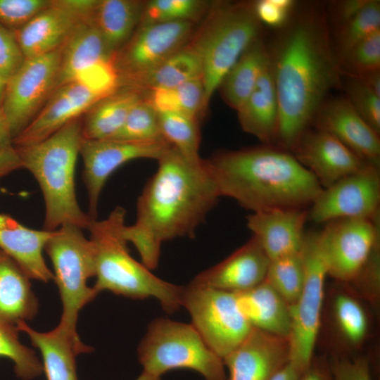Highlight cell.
<instances>
[{
    "mask_svg": "<svg viewBox=\"0 0 380 380\" xmlns=\"http://www.w3.org/2000/svg\"><path fill=\"white\" fill-rule=\"evenodd\" d=\"M114 56L107 48L93 16L84 20L62 47L56 89L76 80L95 65L113 60Z\"/></svg>",
    "mask_w": 380,
    "mask_h": 380,
    "instance_id": "cell-25",
    "label": "cell"
},
{
    "mask_svg": "<svg viewBox=\"0 0 380 380\" xmlns=\"http://www.w3.org/2000/svg\"><path fill=\"white\" fill-rule=\"evenodd\" d=\"M53 232L30 229L0 213V250L13 258L31 279L49 282L54 279L43 256Z\"/></svg>",
    "mask_w": 380,
    "mask_h": 380,
    "instance_id": "cell-24",
    "label": "cell"
},
{
    "mask_svg": "<svg viewBox=\"0 0 380 380\" xmlns=\"http://www.w3.org/2000/svg\"><path fill=\"white\" fill-rule=\"evenodd\" d=\"M205 3L198 0H151L144 3L140 25L190 21L197 18Z\"/></svg>",
    "mask_w": 380,
    "mask_h": 380,
    "instance_id": "cell-40",
    "label": "cell"
},
{
    "mask_svg": "<svg viewBox=\"0 0 380 380\" xmlns=\"http://www.w3.org/2000/svg\"><path fill=\"white\" fill-rule=\"evenodd\" d=\"M261 25L253 3L222 4L211 11L191 45L202 63V110L243 53L260 39Z\"/></svg>",
    "mask_w": 380,
    "mask_h": 380,
    "instance_id": "cell-6",
    "label": "cell"
},
{
    "mask_svg": "<svg viewBox=\"0 0 380 380\" xmlns=\"http://www.w3.org/2000/svg\"><path fill=\"white\" fill-rule=\"evenodd\" d=\"M7 80L0 73V108H1L6 87Z\"/></svg>",
    "mask_w": 380,
    "mask_h": 380,
    "instance_id": "cell-52",
    "label": "cell"
},
{
    "mask_svg": "<svg viewBox=\"0 0 380 380\" xmlns=\"http://www.w3.org/2000/svg\"><path fill=\"white\" fill-rule=\"evenodd\" d=\"M370 0H343L331 4L330 20L336 28L346 23L357 15Z\"/></svg>",
    "mask_w": 380,
    "mask_h": 380,
    "instance_id": "cell-47",
    "label": "cell"
},
{
    "mask_svg": "<svg viewBox=\"0 0 380 380\" xmlns=\"http://www.w3.org/2000/svg\"><path fill=\"white\" fill-rule=\"evenodd\" d=\"M30 278L9 255L0 250V322L16 327L32 319L38 311Z\"/></svg>",
    "mask_w": 380,
    "mask_h": 380,
    "instance_id": "cell-28",
    "label": "cell"
},
{
    "mask_svg": "<svg viewBox=\"0 0 380 380\" xmlns=\"http://www.w3.org/2000/svg\"><path fill=\"white\" fill-rule=\"evenodd\" d=\"M25 61L15 32L0 24V73L8 80Z\"/></svg>",
    "mask_w": 380,
    "mask_h": 380,
    "instance_id": "cell-44",
    "label": "cell"
},
{
    "mask_svg": "<svg viewBox=\"0 0 380 380\" xmlns=\"http://www.w3.org/2000/svg\"><path fill=\"white\" fill-rule=\"evenodd\" d=\"M329 369L333 380H374L365 358H335Z\"/></svg>",
    "mask_w": 380,
    "mask_h": 380,
    "instance_id": "cell-46",
    "label": "cell"
},
{
    "mask_svg": "<svg viewBox=\"0 0 380 380\" xmlns=\"http://www.w3.org/2000/svg\"><path fill=\"white\" fill-rule=\"evenodd\" d=\"M50 4L51 0H0V24L18 31Z\"/></svg>",
    "mask_w": 380,
    "mask_h": 380,
    "instance_id": "cell-43",
    "label": "cell"
},
{
    "mask_svg": "<svg viewBox=\"0 0 380 380\" xmlns=\"http://www.w3.org/2000/svg\"><path fill=\"white\" fill-rule=\"evenodd\" d=\"M269 61V49L260 38L243 53L220 86L230 107L237 110L244 103Z\"/></svg>",
    "mask_w": 380,
    "mask_h": 380,
    "instance_id": "cell-31",
    "label": "cell"
},
{
    "mask_svg": "<svg viewBox=\"0 0 380 380\" xmlns=\"http://www.w3.org/2000/svg\"><path fill=\"white\" fill-rule=\"evenodd\" d=\"M182 306L188 310L192 326L205 343L222 360L253 328L241 313L235 293L191 281L183 286Z\"/></svg>",
    "mask_w": 380,
    "mask_h": 380,
    "instance_id": "cell-10",
    "label": "cell"
},
{
    "mask_svg": "<svg viewBox=\"0 0 380 380\" xmlns=\"http://www.w3.org/2000/svg\"><path fill=\"white\" fill-rule=\"evenodd\" d=\"M235 293L241 313L253 328L289 338L290 306L266 281Z\"/></svg>",
    "mask_w": 380,
    "mask_h": 380,
    "instance_id": "cell-27",
    "label": "cell"
},
{
    "mask_svg": "<svg viewBox=\"0 0 380 380\" xmlns=\"http://www.w3.org/2000/svg\"><path fill=\"white\" fill-rule=\"evenodd\" d=\"M13 137L8 120L0 108V151L13 146Z\"/></svg>",
    "mask_w": 380,
    "mask_h": 380,
    "instance_id": "cell-50",
    "label": "cell"
},
{
    "mask_svg": "<svg viewBox=\"0 0 380 380\" xmlns=\"http://www.w3.org/2000/svg\"><path fill=\"white\" fill-rule=\"evenodd\" d=\"M109 94L78 80L59 87L30 123L13 139V146L44 140Z\"/></svg>",
    "mask_w": 380,
    "mask_h": 380,
    "instance_id": "cell-17",
    "label": "cell"
},
{
    "mask_svg": "<svg viewBox=\"0 0 380 380\" xmlns=\"http://www.w3.org/2000/svg\"><path fill=\"white\" fill-rule=\"evenodd\" d=\"M172 146L165 138L139 141L83 139L80 154L84 162L82 179L87 192L89 217L97 219L101 193L117 169L136 159L158 160Z\"/></svg>",
    "mask_w": 380,
    "mask_h": 380,
    "instance_id": "cell-15",
    "label": "cell"
},
{
    "mask_svg": "<svg viewBox=\"0 0 380 380\" xmlns=\"http://www.w3.org/2000/svg\"><path fill=\"white\" fill-rule=\"evenodd\" d=\"M298 380H333L330 369L312 365L303 372Z\"/></svg>",
    "mask_w": 380,
    "mask_h": 380,
    "instance_id": "cell-49",
    "label": "cell"
},
{
    "mask_svg": "<svg viewBox=\"0 0 380 380\" xmlns=\"http://www.w3.org/2000/svg\"><path fill=\"white\" fill-rule=\"evenodd\" d=\"M300 251L304 280L297 301L290 306L289 362L303 373L312 363L320 326L324 281L328 273L317 232L305 234Z\"/></svg>",
    "mask_w": 380,
    "mask_h": 380,
    "instance_id": "cell-9",
    "label": "cell"
},
{
    "mask_svg": "<svg viewBox=\"0 0 380 380\" xmlns=\"http://www.w3.org/2000/svg\"><path fill=\"white\" fill-rule=\"evenodd\" d=\"M98 0H51L50 5L14 32L25 59L63 46L76 27L94 15Z\"/></svg>",
    "mask_w": 380,
    "mask_h": 380,
    "instance_id": "cell-16",
    "label": "cell"
},
{
    "mask_svg": "<svg viewBox=\"0 0 380 380\" xmlns=\"http://www.w3.org/2000/svg\"><path fill=\"white\" fill-rule=\"evenodd\" d=\"M289 359V338L252 328L223 362L229 380H271Z\"/></svg>",
    "mask_w": 380,
    "mask_h": 380,
    "instance_id": "cell-19",
    "label": "cell"
},
{
    "mask_svg": "<svg viewBox=\"0 0 380 380\" xmlns=\"http://www.w3.org/2000/svg\"><path fill=\"white\" fill-rule=\"evenodd\" d=\"M157 161L138 198L136 221L123 229L149 270L157 267L162 244L194 236L221 197L204 160L190 161L172 146Z\"/></svg>",
    "mask_w": 380,
    "mask_h": 380,
    "instance_id": "cell-2",
    "label": "cell"
},
{
    "mask_svg": "<svg viewBox=\"0 0 380 380\" xmlns=\"http://www.w3.org/2000/svg\"><path fill=\"white\" fill-rule=\"evenodd\" d=\"M22 167L21 160L14 146L0 151V180L13 171Z\"/></svg>",
    "mask_w": 380,
    "mask_h": 380,
    "instance_id": "cell-48",
    "label": "cell"
},
{
    "mask_svg": "<svg viewBox=\"0 0 380 380\" xmlns=\"http://www.w3.org/2000/svg\"><path fill=\"white\" fill-rule=\"evenodd\" d=\"M269 53L279 105L274 146L292 153L328 94L341 86L327 14L309 8L291 17Z\"/></svg>",
    "mask_w": 380,
    "mask_h": 380,
    "instance_id": "cell-1",
    "label": "cell"
},
{
    "mask_svg": "<svg viewBox=\"0 0 380 380\" xmlns=\"http://www.w3.org/2000/svg\"><path fill=\"white\" fill-rule=\"evenodd\" d=\"M143 372L160 377L175 369H190L205 380H225L224 364L192 326L165 318L151 322L138 348Z\"/></svg>",
    "mask_w": 380,
    "mask_h": 380,
    "instance_id": "cell-7",
    "label": "cell"
},
{
    "mask_svg": "<svg viewBox=\"0 0 380 380\" xmlns=\"http://www.w3.org/2000/svg\"><path fill=\"white\" fill-rule=\"evenodd\" d=\"M82 122L75 119L44 140L14 146L27 169L38 182L45 204L44 229L55 231L64 224L87 229L91 219L80 208L75 174L82 141Z\"/></svg>",
    "mask_w": 380,
    "mask_h": 380,
    "instance_id": "cell-4",
    "label": "cell"
},
{
    "mask_svg": "<svg viewBox=\"0 0 380 380\" xmlns=\"http://www.w3.org/2000/svg\"><path fill=\"white\" fill-rule=\"evenodd\" d=\"M311 125L334 136L363 160L379 163V134L345 96L327 99L316 112Z\"/></svg>",
    "mask_w": 380,
    "mask_h": 380,
    "instance_id": "cell-20",
    "label": "cell"
},
{
    "mask_svg": "<svg viewBox=\"0 0 380 380\" xmlns=\"http://www.w3.org/2000/svg\"><path fill=\"white\" fill-rule=\"evenodd\" d=\"M162 136L158 113L144 99L128 114L120 131L111 139L122 141H150Z\"/></svg>",
    "mask_w": 380,
    "mask_h": 380,
    "instance_id": "cell-41",
    "label": "cell"
},
{
    "mask_svg": "<svg viewBox=\"0 0 380 380\" xmlns=\"http://www.w3.org/2000/svg\"><path fill=\"white\" fill-rule=\"evenodd\" d=\"M143 99L141 91L129 87H120L101 99L86 113L82 122L83 139L103 140L113 137L132 108Z\"/></svg>",
    "mask_w": 380,
    "mask_h": 380,
    "instance_id": "cell-29",
    "label": "cell"
},
{
    "mask_svg": "<svg viewBox=\"0 0 380 380\" xmlns=\"http://www.w3.org/2000/svg\"><path fill=\"white\" fill-rule=\"evenodd\" d=\"M201 58L190 46H184L146 75L126 86L141 91L173 88L192 80L202 79Z\"/></svg>",
    "mask_w": 380,
    "mask_h": 380,
    "instance_id": "cell-32",
    "label": "cell"
},
{
    "mask_svg": "<svg viewBox=\"0 0 380 380\" xmlns=\"http://www.w3.org/2000/svg\"><path fill=\"white\" fill-rule=\"evenodd\" d=\"M204 161L220 196L252 213L304 208L323 189L291 153L274 146L225 151Z\"/></svg>",
    "mask_w": 380,
    "mask_h": 380,
    "instance_id": "cell-3",
    "label": "cell"
},
{
    "mask_svg": "<svg viewBox=\"0 0 380 380\" xmlns=\"http://www.w3.org/2000/svg\"><path fill=\"white\" fill-rule=\"evenodd\" d=\"M246 219L270 261L301 250L308 220L304 208H272L252 213Z\"/></svg>",
    "mask_w": 380,
    "mask_h": 380,
    "instance_id": "cell-22",
    "label": "cell"
},
{
    "mask_svg": "<svg viewBox=\"0 0 380 380\" xmlns=\"http://www.w3.org/2000/svg\"><path fill=\"white\" fill-rule=\"evenodd\" d=\"M62 47L25 59L7 80L1 109L13 139L30 123L55 91Z\"/></svg>",
    "mask_w": 380,
    "mask_h": 380,
    "instance_id": "cell-12",
    "label": "cell"
},
{
    "mask_svg": "<svg viewBox=\"0 0 380 380\" xmlns=\"http://www.w3.org/2000/svg\"><path fill=\"white\" fill-rule=\"evenodd\" d=\"M82 229L74 224H64L53 231L44 246L63 305L59 324L76 336H79L77 322L80 311L98 295L94 287L87 285V280L94 277V262L91 242Z\"/></svg>",
    "mask_w": 380,
    "mask_h": 380,
    "instance_id": "cell-8",
    "label": "cell"
},
{
    "mask_svg": "<svg viewBox=\"0 0 380 380\" xmlns=\"http://www.w3.org/2000/svg\"><path fill=\"white\" fill-rule=\"evenodd\" d=\"M341 76L357 79L380 70V30L370 34L339 60Z\"/></svg>",
    "mask_w": 380,
    "mask_h": 380,
    "instance_id": "cell-39",
    "label": "cell"
},
{
    "mask_svg": "<svg viewBox=\"0 0 380 380\" xmlns=\"http://www.w3.org/2000/svg\"><path fill=\"white\" fill-rule=\"evenodd\" d=\"M295 3L292 0H260L253 3L255 13L261 23L283 27L290 20Z\"/></svg>",
    "mask_w": 380,
    "mask_h": 380,
    "instance_id": "cell-45",
    "label": "cell"
},
{
    "mask_svg": "<svg viewBox=\"0 0 380 380\" xmlns=\"http://www.w3.org/2000/svg\"><path fill=\"white\" fill-rule=\"evenodd\" d=\"M379 215L327 222L317 235L328 275L339 281L354 282L379 247Z\"/></svg>",
    "mask_w": 380,
    "mask_h": 380,
    "instance_id": "cell-11",
    "label": "cell"
},
{
    "mask_svg": "<svg viewBox=\"0 0 380 380\" xmlns=\"http://www.w3.org/2000/svg\"><path fill=\"white\" fill-rule=\"evenodd\" d=\"M380 30V2L369 3L353 18L336 28L332 44L339 60L360 42Z\"/></svg>",
    "mask_w": 380,
    "mask_h": 380,
    "instance_id": "cell-37",
    "label": "cell"
},
{
    "mask_svg": "<svg viewBox=\"0 0 380 380\" xmlns=\"http://www.w3.org/2000/svg\"><path fill=\"white\" fill-rule=\"evenodd\" d=\"M16 327L39 350L46 380H78L76 356L91 352L92 347L84 344L80 336L72 335L61 324L46 332L34 330L26 322H19Z\"/></svg>",
    "mask_w": 380,
    "mask_h": 380,
    "instance_id": "cell-23",
    "label": "cell"
},
{
    "mask_svg": "<svg viewBox=\"0 0 380 380\" xmlns=\"http://www.w3.org/2000/svg\"><path fill=\"white\" fill-rule=\"evenodd\" d=\"M125 210L115 207L103 220H92L88 226L94 255V289L110 291L134 299L154 298L169 313L182 306L183 286L163 280L134 259L123 236Z\"/></svg>",
    "mask_w": 380,
    "mask_h": 380,
    "instance_id": "cell-5",
    "label": "cell"
},
{
    "mask_svg": "<svg viewBox=\"0 0 380 380\" xmlns=\"http://www.w3.org/2000/svg\"><path fill=\"white\" fill-rule=\"evenodd\" d=\"M16 327L0 322V357L11 360L19 378L31 380L42 374L43 367L35 352L21 343Z\"/></svg>",
    "mask_w": 380,
    "mask_h": 380,
    "instance_id": "cell-38",
    "label": "cell"
},
{
    "mask_svg": "<svg viewBox=\"0 0 380 380\" xmlns=\"http://www.w3.org/2000/svg\"><path fill=\"white\" fill-rule=\"evenodd\" d=\"M332 312L336 328L342 338L353 346L365 340L369 330L366 311L360 301L346 293L334 298Z\"/></svg>",
    "mask_w": 380,
    "mask_h": 380,
    "instance_id": "cell-35",
    "label": "cell"
},
{
    "mask_svg": "<svg viewBox=\"0 0 380 380\" xmlns=\"http://www.w3.org/2000/svg\"><path fill=\"white\" fill-rule=\"evenodd\" d=\"M144 99L158 113H176L196 120L203 107V81L198 78L173 88L151 89Z\"/></svg>",
    "mask_w": 380,
    "mask_h": 380,
    "instance_id": "cell-33",
    "label": "cell"
},
{
    "mask_svg": "<svg viewBox=\"0 0 380 380\" xmlns=\"http://www.w3.org/2000/svg\"><path fill=\"white\" fill-rule=\"evenodd\" d=\"M158 115L162 136L187 160H201L197 120L176 113H159Z\"/></svg>",
    "mask_w": 380,
    "mask_h": 380,
    "instance_id": "cell-36",
    "label": "cell"
},
{
    "mask_svg": "<svg viewBox=\"0 0 380 380\" xmlns=\"http://www.w3.org/2000/svg\"><path fill=\"white\" fill-rule=\"evenodd\" d=\"M136 380H160V378L152 376L143 372Z\"/></svg>",
    "mask_w": 380,
    "mask_h": 380,
    "instance_id": "cell-53",
    "label": "cell"
},
{
    "mask_svg": "<svg viewBox=\"0 0 380 380\" xmlns=\"http://www.w3.org/2000/svg\"><path fill=\"white\" fill-rule=\"evenodd\" d=\"M379 163L368 162L357 172L323 189L311 203L308 219L315 223L374 219L379 215Z\"/></svg>",
    "mask_w": 380,
    "mask_h": 380,
    "instance_id": "cell-14",
    "label": "cell"
},
{
    "mask_svg": "<svg viewBox=\"0 0 380 380\" xmlns=\"http://www.w3.org/2000/svg\"><path fill=\"white\" fill-rule=\"evenodd\" d=\"M302 372L288 361L271 380H298Z\"/></svg>",
    "mask_w": 380,
    "mask_h": 380,
    "instance_id": "cell-51",
    "label": "cell"
},
{
    "mask_svg": "<svg viewBox=\"0 0 380 380\" xmlns=\"http://www.w3.org/2000/svg\"><path fill=\"white\" fill-rule=\"evenodd\" d=\"M270 263V258L253 236L227 258L196 275L191 282L239 293L264 281Z\"/></svg>",
    "mask_w": 380,
    "mask_h": 380,
    "instance_id": "cell-21",
    "label": "cell"
},
{
    "mask_svg": "<svg viewBox=\"0 0 380 380\" xmlns=\"http://www.w3.org/2000/svg\"><path fill=\"white\" fill-rule=\"evenodd\" d=\"M345 97L359 115L380 134V96L357 80L346 77Z\"/></svg>",
    "mask_w": 380,
    "mask_h": 380,
    "instance_id": "cell-42",
    "label": "cell"
},
{
    "mask_svg": "<svg viewBox=\"0 0 380 380\" xmlns=\"http://www.w3.org/2000/svg\"><path fill=\"white\" fill-rule=\"evenodd\" d=\"M192 29L190 21L141 25L114 56L120 87L149 72L184 48Z\"/></svg>",
    "mask_w": 380,
    "mask_h": 380,
    "instance_id": "cell-13",
    "label": "cell"
},
{
    "mask_svg": "<svg viewBox=\"0 0 380 380\" xmlns=\"http://www.w3.org/2000/svg\"><path fill=\"white\" fill-rule=\"evenodd\" d=\"M144 3L134 0H99L93 19L108 50L115 54L132 37Z\"/></svg>",
    "mask_w": 380,
    "mask_h": 380,
    "instance_id": "cell-30",
    "label": "cell"
},
{
    "mask_svg": "<svg viewBox=\"0 0 380 380\" xmlns=\"http://www.w3.org/2000/svg\"><path fill=\"white\" fill-rule=\"evenodd\" d=\"M236 111L241 127L246 132L265 145L274 146L279 105L270 58L254 90Z\"/></svg>",
    "mask_w": 380,
    "mask_h": 380,
    "instance_id": "cell-26",
    "label": "cell"
},
{
    "mask_svg": "<svg viewBox=\"0 0 380 380\" xmlns=\"http://www.w3.org/2000/svg\"><path fill=\"white\" fill-rule=\"evenodd\" d=\"M323 189L362 169L367 163L330 134L308 128L291 153Z\"/></svg>",
    "mask_w": 380,
    "mask_h": 380,
    "instance_id": "cell-18",
    "label": "cell"
},
{
    "mask_svg": "<svg viewBox=\"0 0 380 380\" xmlns=\"http://www.w3.org/2000/svg\"><path fill=\"white\" fill-rule=\"evenodd\" d=\"M304 280L301 251L270 261L266 281L291 306L298 300Z\"/></svg>",
    "mask_w": 380,
    "mask_h": 380,
    "instance_id": "cell-34",
    "label": "cell"
}]
</instances>
